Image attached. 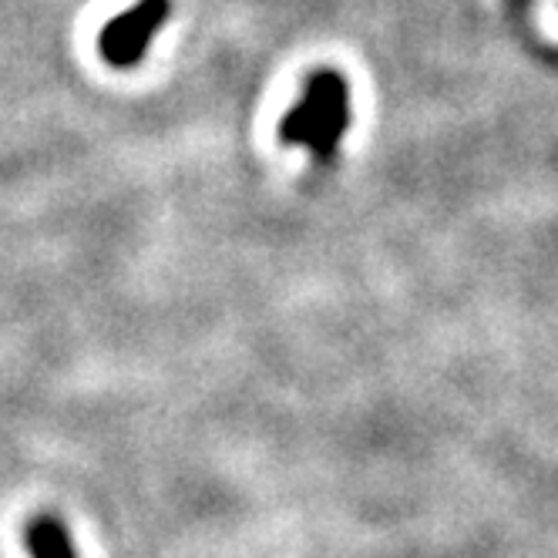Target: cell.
Returning <instances> with one entry per match:
<instances>
[{
	"instance_id": "3",
	"label": "cell",
	"mask_w": 558,
	"mask_h": 558,
	"mask_svg": "<svg viewBox=\"0 0 558 558\" xmlns=\"http://www.w3.org/2000/svg\"><path fill=\"white\" fill-rule=\"evenodd\" d=\"M31 558H77L74 542L58 514H37L24 532Z\"/></svg>"
},
{
	"instance_id": "2",
	"label": "cell",
	"mask_w": 558,
	"mask_h": 558,
	"mask_svg": "<svg viewBox=\"0 0 558 558\" xmlns=\"http://www.w3.org/2000/svg\"><path fill=\"white\" fill-rule=\"evenodd\" d=\"M169 11H172V0H138L135 8H129L114 21H108L98 34L101 58L118 71L135 68L145 58L151 37L166 27Z\"/></svg>"
},
{
	"instance_id": "1",
	"label": "cell",
	"mask_w": 558,
	"mask_h": 558,
	"mask_svg": "<svg viewBox=\"0 0 558 558\" xmlns=\"http://www.w3.org/2000/svg\"><path fill=\"white\" fill-rule=\"evenodd\" d=\"M350 129V88L337 71H316L303 98L283 114L279 122V142L283 145H303L313 151V158H333L340 138Z\"/></svg>"
}]
</instances>
